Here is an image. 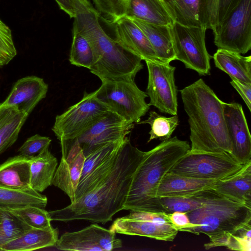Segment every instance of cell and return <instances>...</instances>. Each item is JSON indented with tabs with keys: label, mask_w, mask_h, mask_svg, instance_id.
Here are the masks:
<instances>
[{
	"label": "cell",
	"mask_w": 251,
	"mask_h": 251,
	"mask_svg": "<svg viewBox=\"0 0 251 251\" xmlns=\"http://www.w3.org/2000/svg\"><path fill=\"white\" fill-rule=\"evenodd\" d=\"M145 151L133 146L126 136L109 174L92 189L66 207L48 211L51 221L85 220L105 224L123 210L134 172Z\"/></svg>",
	"instance_id": "1"
},
{
	"label": "cell",
	"mask_w": 251,
	"mask_h": 251,
	"mask_svg": "<svg viewBox=\"0 0 251 251\" xmlns=\"http://www.w3.org/2000/svg\"><path fill=\"white\" fill-rule=\"evenodd\" d=\"M179 91L188 117L189 151L230 154L232 147L224 114V102L202 78Z\"/></svg>",
	"instance_id": "2"
},
{
	"label": "cell",
	"mask_w": 251,
	"mask_h": 251,
	"mask_svg": "<svg viewBox=\"0 0 251 251\" xmlns=\"http://www.w3.org/2000/svg\"><path fill=\"white\" fill-rule=\"evenodd\" d=\"M95 8L77 13L73 24L89 42L94 61L89 70L102 83L111 80H134L143 68L142 59L121 46L103 29Z\"/></svg>",
	"instance_id": "3"
},
{
	"label": "cell",
	"mask_w": 251,
	"mask_h": 251,
	"mask_svg": "<svg viewBox=\"0 0 251 251\" xmlns=\"http://www.w3.org/2000/svg\"><path fill=\"white\" fill-rule=\"evenodd\" d=\"M190 149L187 141L175 136L145 152L133 173L123 210L139 211L147 202L155 197L163 177Z\"/></svg>",
	"instance_id": "4"
},
{
	"label": "cell",
	"mask_w": 251,
	"mask_h": 251,
	"mask_svg": "<svg viewBox=\"0 0 251 251\" xmlns=\"http://www.w3.org/2000/svg\"><path fill=\"white\" fill-rule=\"evenodd\" d=\"M201 206L187 212L194 226L182 231L212 239L226 233L233 234L251 224V207L230 200L212 189L204 190Z\"/></svg>",
	"instance_id": "5"
},
{
	"label": "cell",
	"mask_w": 251,
	"mask_h": 251,
	"mask_svg": "<svg viewBox=\"0 0 251 251\" xmlns=\"http://www.w3.org/2000/svg\"><path fill=\"white\" fill-rule=\"evenodd\" d=\"M100 19L110 26L123 17L172 26L175 22L164 0H92Z\"/></svg>",
	"instance_id": "6"
},
{
	"label": "cell",
	"mask_w": 251,
	"mask_h": 251,
	"mask_svg": "<svg viewBox=\"0 0 251 251\" xmlns=\"http://www.w3.org/2000/svg\"><path fill=\"white\" fill-rule=\"evenodd\" d=\"M94 92L96 98L111 111L133 124L139 123L150 107L145 100L147 94L133 79L102 82Z\"/></svg>",
	"instance_id": "7"
},
{
	"label": "cell",
	"mask_w": 251,
	"mask_h": 251,
	"mask_svg": "<svg viewBox=\"0 0 251 251\" xmlns=\"http://www.w3.org/2000/svg\"><path fill=\"white\" fill-rule=\"evenodd\" d=\"M110 112L96 98L94 92H85L79 101L56 116L52 130L60 142L72 140Z\"/></svg>",
	"instance_id": "8"
},
{
	"label": "cell",
	"mask_w": 251,
	"mask_h": 251,
	"mask_svg": "<svg viewBox=\"0 0 251 251\" xmlns=\"http://www.w3.org/2000/svg\"><path fill=\"white\" fill-rule=\"evenodd\" d=\"M242 166L227 152L189 151L175 163L169 172L192 178L218 180L233 175Z\"/></svg>",
	"instance_id": "9"
},
{
	"label": "cell",
	"mask_w": 251,
	"mask_h": 251,
	"mask_svg": "<svg viewBox=\"0 0 251 251\" xmlns=\"http://www.w3.org/2000/svg\"><path fill=\"white\" fill-rule=\"evenodd\" d=\"M218 49L245 54L251 49V0H241L213 30Z\"/></svg>",
	"instance_id": "10"
},
{
	"label": "cell",
	"mask_w": 251,
	"mask_h": 251,
	"mask_svg": "<svg viewBox=\"0 0 251 251\" xmlns=\"http://www.w3.org/2000/svg\"><path fill=\"white\" fill-rule=\"evenodd\" d=\"M176 60L182 62L186 69L201 75L210 74L211 55L205 46L206 29L187 27L174 22L171 26Z\"/></svg>",
	"instance_id": "11"
},
{
	"label": "cell",
	"mask_w": 251,
	"mask_h": 251,
	"mask_svg": "<svg viewBox=\"0 0 251 251\" xmlns=\"http://www.w3.org/2000/svg\"><path fill=\"white\" fill-rule=\"evenodd\" d=\"M109 229L116 233L165 241H173L178 231L170 222L168 214L141 211H130L127 215L117 218Z\"/></svg>",
	"instance_id": "12"
},
{
	"label": "cell",
	"mask_w": 251,
	"mask_h": 251,
	"mask_svg": "<svg viewBox=\"0 0 251 251\" xmlns=\"http://www.w3.org/2000/svg\"><path fill=\"white\" fill-rule=\"evenodd\" d=\"M148 70L146 94L150 97L149 105L163 113L177 114V90L175 84L176 67L170 63L145 61Z\"/></svg>",
	"instance_id": "13"
},
{
	"label": "cell",
	"mask_w": 251,
	"mask_h": 251,
	"mask_svg": "<svg viewBox=\"0 0 251 251\" xmlns=\"http://www.w3.org/2000/svg\"><path fill=\"white\" fill-rule=\"evenodd\" d=\"M54 246L62 251H110L122 248L123 243L114 231L94 224L77 231L65 232Z\"/></svg>",
	"instance_id": "14"
},
{
	"label": "cell",
	"mask_w": 251,
	"mask_h": 251,
	"mask_svg": "<svg viewBox=\"0 0 251 251\" xmlns=\"http://www.w3.org/2000/svg\"><path fill=\"white\" fill-rule=\"evenodd\" d=\"M133 127V123L111 111L77 137L70 140L76 142L85 156L102 145L124 138Z\"/></svg>",
	"instance_id": "15"
},
{
	"label": "cell",
	"mask_w": 251,
	"mask_h": 251,
	"mask_svg": "<svg viewBox=\"0 0 251 251\" xmlns=\"http://www.w3.org/2000/svg\"><path fill=\"white\" fill-rule=\"evenodd\" d=\"M60 143L62 158L55 171L52 184L66 194L73 202L75 199L85 156L76 142L67 140Z\"/></svg>",
	"instance_id": "16"
},
{
	"label": "cell",
	"mask_w": 251,
	"mask_h": 251,
	"mask_svg": "<svg viewBox=\"0 0 251 251\" xmlns=\"http://www.w3.org/2000/svg\"><path fill=\"white\" fill-rule=\"evenodd\" d=\"M224 114L232 144V157L241 165L251 160V137L242 105L223 104Z\"/></svg>",
	"instance_id": "17"
},
{
	"label": "cell",
	"mask_w": 251,
	"mask_h": 251,
	"mask_svg": "<svg viewBox=\"0 0 251 251\" xmlns=\"http://www.w3.org/2000/svg\"><path fill=\"white\" fill-rule=\"evenodd\" d=\"M48 85L42 78L27 76L18 80L2 103L29 115L46 96Z\"/></svg>",
	"instance_id": "18"
},
{
	"label": "cell",
	"mask_w": 251,
	"mask_h": 251,
	"mask_svg": "<svg viewBox=\"0 0 251 251\" xmlns=\"http://www.w3.org/2000/svg\"><path fill=\"white\" fill-rule=\"evenodd\" d=\"M112 26L114 39L124 48L145 61L163 63L156 56L145 34L129 19L123 17Z\"/></svg>",
	"instance_id": "19"
},
{
	"label": "cell",
	"mask_w": 251,
	"mask_h": 251,
	"mask_svg": "<svg viewBox=\"0 0 251 251\" xmlns=\"http://www.w3.org/2000/svg\"><path fill=\"white\" fill-rule=\"evenodd\" d=\"M211 189L227 199L251 207V160L233 175L215 180Z\"/></svg>",
	"instance_id": "20"
},
{
	"label": "cell",
	"mask_w": 251,
	"mask_h": 251,
	"mask_svg": "<svg viewBox=\"0 0 251 251\" xmlns=\"http://www.w3.org/2000/svg\"><path fill=\"white\" fill-rule=\"evenodd\" d=\"M175 22L187 27L208 29V0H164Z\"/></svg>",
	"instance_id": "21"
},
{
	"label": "cell",
	"mask_w": 251,
	"mask_h": 251,
	"mask_svg": "<svg viewBox=\"0 0 251 251\" xmlns=\"http://www.w3.org/2000/svg\"><path fill=\"white\" fill-rule=\"evenodd\" d=\"M127 18L145 34L161 62L170 63L176 60L171 26L149 23L135 18Z\"/></svg>",
	"instance_id": "22"
},
{
	"label": "cell",
	"mask_w": 251,
	"mask_h": 251,
	"mask_svg": "<svg viewBox=\"0 0 251 251\" xmlns=\"http://www.w3.org/2000/svg\"><path fill=\"white\" fill-rule=\"evenodd\" d=\"M215 181L182 176L169 172L160 182L155 197H190L211 189Z\"/></svg>",
	"instance_id": "23"
},
{
	"label": "cell",
	"mask_w": 251,
	"mask_h": 251,
	"mask_svg": "<svg viewBox=\"0 0 251 251\" xmlns=\"http://www.w3.org/2000/svg\"><path fill=\"white\" fill-rule=\"evenodd\" d=\"M30 159L19 154L0 164V187L21 191L33 190L30 183Z\"/></svg>",
	"instance_id": "24"
},
{
	"label": "cell",
	"mask_w": 251,
	"mask_h": 251,
	"mask_svg": "<svg viewBox=\"0 0 251 251\" xmlns=\"http://www.w3.org/2000/svg\"><path fill=\"white\" fill-rule=\"evenodd\" d=\"M57 228H30L16 239L4 245L0 251H29L54 246L58 239Z\"/></svg>",
	"instance_id": "25"
},
{
	"label": "cell",
	"mask_w": 251,
	"mask_h": 251,
	"mask_svg": "<svg viewBox=\"0 0 251 251\" xmlns=\"http://www.w3.org/2000/svg\"><path fill=\"white\" fill-rule=\"evenodd\" d=\"M215 67L227 74L230 78L251 84V56L218 49L213 56Z\"/></svg>",
	"instance_id": "26"
},
{
	"label": "cell",
	"mask_w": 251,
	"mask_h": 251,
	"mask_svg": "<svg viewBox=\"0 0 251 251\" xmlns=\"http://www.w3.org/2000/svg\"><path fill=\"white\" fill-rule=\"evenodd\" d=\"M57 165L56 158L49 149L31 157L29 164L31 188L42 193L51 185Z\"/></svg>",
	"instance_id": "27"
},
{
	"label": "cell",
	"mask_w": 251,
	"mask_h": 251,
	"mask_svg": "<svg viewBox=\"0 0 251 251\" xmlns=\"http://www.w3.org/2000/svg\"><path fill=\"white\" fill-rule=\"evenodd\" d=\"M203 191L190 197H155L147 202L139 211L167 214L176 211L188 212L201 206Z\"/></svg>",
	"instance_id": "28"
},
{
	"label": "cell",
	"mask_w": 251,
	"mask_h": 251,
	"mask_svg": "<svg viewBox=\"0 0 251 251\" xmlns=\"http://www.w3.org/2000/svg\"><path fill=\"white\" fill-rule=\"evenodd\" d=\"M48 199L45 195L34 190L21 191L0 187V208H16L35 206L44 208Z\"/></svg>",
	"instance_id": "29"
},
{
	"label": "cell",
	"mask_w": 251,
	"mask_h": 251,
	"mask_svg": "<svg viewBox=\"0 0 251 251\" xmlns=\"http://www.w3.org/2000/svg\"><path fill=\"white\" fill-rule=\"evenodd\" d=\"M178 117L173 115L170 117L159 115L154 111L149 113V116L145 121H140L138 124H149L151 130L148 142L153 139H159L161 142L170 138L178 125Z\"/></svg>",
	"instance_id": "30"
},
{
	"label": "cell",
	"mask_w": 251,
	"mask_h": 251,
	"mask_svg": "<svg viewBox=\"0 0 251 251\" xmlns=\"http://www.w3.org/2000/svg\"><path fill=\"white\" fill-rule=\"evenodd\" d=\"M69 61L72 65L89 70L94 61L93 52L89 42L74 24Z\"/></svg>",
	"instance_id": "31"
},
{
	"label": "cell",
	"mask_w": 251,
	"mask_h": 251,
	"mask_svg": "<svg viewBox=\"0 0 251 251\" xmlns=\"http://www.w3.org/2000/svg\"><path fill=\"white\" fill-rule=\"evenodd\" d=\"M30 228L10 210L0 208V249Z\"/></svg>",
	"instance_id": "32"
},
{
	"label": "cell",
	"mask_w": 251,
	"mask_h": 251,
	"mask_svg": "<svg viewBox=\"0 0 251 251\" xmlns=\"http://www.w3.org/2000/svg\"><path fill=\"white\" fill-rule=\"evenodd\" d=\"M7 209L31 228H46L51 226L49 212L44 208L29 205Z\"/></svg>",
	"instance_id": "33"
},
{
	"label": "cell",
	"mask_w": 251,
	"mask_h": 251,
	"mask_svg": "<svg viewBox=\"0 0 251 251\" xmlns=\"http://www.w3.org/2000/svg\"><path fill=\"white\" fill-rule=\"evenodd\" d=\"M28 116L19 112L0 128V155L16 142Z\"/></svg>",
	"instance_id": "34"
},
{
	"label": "cell",
	"mask_w": 251,
	"mask_h": 251,
	"mask_svg": "<svg viewBox=\"0 0 251 251\" xmlns=\"http://www.w3.org/2000/svg\"><path fill=\"white\" fill-rule=\"evenodd\" d=\"M241 0H208V29L219 25Z\"/></svg>",
	"instance_id": "35"
},
{
	"label": "cell",
	"mask_w": 251,
	"mask_h": 251,
	"mask_svg": "<svg viewBox=\"0 0 251 251\" xmlns=\"http://www.w3.org/2000/svg\"><path fill=\"white\" fill-rule=\"evenodd\" d=\"M17 54L11 30L0 19V68L7 65Z\"/></svg>",
	"instance_id": "36"
},
{
	"label": "cell",
	"mask_w": 251,
	"mask_h": 251,
	"mask_svg": "<svg viewBox=\"0 0 251 251\" xmlns=\"http://www.w3.org/2000/svg\"><path fill=\"white\" fill-rule=\"evenodd\" d=\"M51 142L48 137L35 134L27 138L18 151L19 154L31 158L49 149Z\"/></svg>",
	"instance_id": "37"
},
{
	"label": "cell",
	"mask_w": 251,
	"mask_h": 251,
	"mask_svg": "<svg viewBox=\"0 0 251 251\" xmlns=\"http://www.w3.org/2000/svg\"><path fill=\"white\" fill-rule=\"evenodd\" d=\"M169 219L172 225L178 230L191 228L194 226L190 222L187 212L176 211L168 214Z\"/></svg>",
	"instance_id": "38"
},
{
	"label": "cell",
	"mask_w": 251,
	"mask_h": 251,
	"mask_svg": "<svg viewBox=\"0 0 251 251\" xmlns=\"http://www.w3.org/2000/svg\"><path fill=\"white\" fill-rule=\"evenodd\" d=\"M231 79L230 84L240 95L250 111H251V84L243 83L234 78Z\"/></svg>",
	"instance_id": "39"
},
{
	"label": "cell",
	"mask_w": 251,
	"mask_h": 251,
	"mask_svg": "<svg viewBox=\"0 0 251 251\" xmlns=\"http://www.w3.org/2000/svg\"><path fill=\"white\" fill-rule=\"evenodd\" d=\"M19 111L13 107L0 103V128Z\"/></svg>",
	"instance_id": "40"
},
{
	"label": "cell",
	"mask_w": 251,
	"mask_h": 251,
	"mask_svg": "<svg viewBox=\"0 0 251 251\" xmlns=\"http://www.w3.org/2000/svg\"><path fill=\"white\" fill-rule=\"evenodd\" d=\"M60 9L66 13L71 18L76 15V8L73 0H55Z\"/></svg>",
	"instance_id": "41"
}]
</instances>
